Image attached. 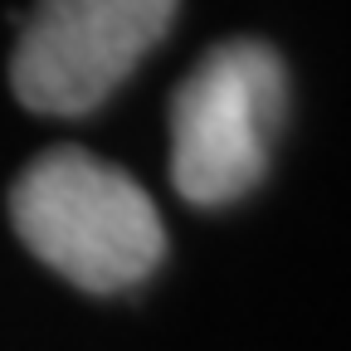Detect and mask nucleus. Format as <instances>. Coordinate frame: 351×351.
<instances>
[{
	"instance_id": "obj_1",
	"label": "nucleus",
	"mask_w": 351,
	"mask_h": 351,
	"mask_svg": "<svg viewBox=\"0 0 351 351\" xmlns=\"http://www.w3.org/2000/svg\"><path fill=\"white\" fill-rule=\"evenodd\" d=\"M10 225L39 263L83 293L137 288L166 254L152 195L83 147H54L15 176Z\"/></svg>"
},
{
	"instance_id": "obj_2",
	"label": "nucleus",
	"mask_w": 351,
	"mask_h": 351,
	"mask_svg": "<svg viewBox=\"0 0 351 351\" xmlns=\"http://www.w3.org/2000/svg\"><path fill=\"white\" fill-rule=\"evenodd\" d=\"M288 117V73L274 44L225 39L171 93V181L191 205H230L269 171Z\"/></svg>"
},
{
	"instance_id": "obj_3",
	"label": "nucleus",
	"mask_w": 351,
	"mask_h": 351,
	"mask_svg": "<svg viewBox=\"0 0 351 351\" xmlns=\"http://www.w3.org/2000/svg\"><path fill=\"white\" fill-rule=\"evenodd\" d=\"M181 0H34L10 54V88L39 117H83L166 39Z\"/></svg>"
}]
</instances>
